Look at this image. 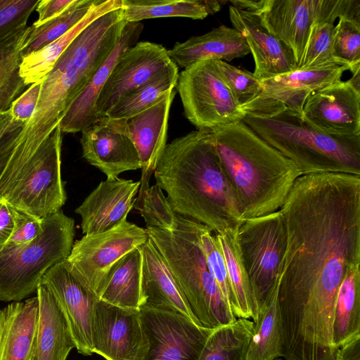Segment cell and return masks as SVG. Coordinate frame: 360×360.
Segmentation results:
<instances>
[{"instance_id":"6da1fadb","label":"cell","mask_w":360,"mask_h":360,"mask_svg":"<svg viewBox=\"0 0 360 360\" xmlns=\"http://www.w3.org/2000/svg\"><path fill=\"white\" fill-rule=\"evenodd\" d=\"M280 212L286 247L278 306L310 315L333 311L347 271L360 265V175H302Z\"/></svg>"},{"instance_id":"7a4b0ae2","label":"cell","mask_w":360,"mask_h":360,"mask_svg":"<svg viewBox=\"0 0 360 360\" xmlns=\"http://www.w3.org/2000/svg\"><path fill=\"white\" fill-rule=\"evenodd\" d=\"M153 174L176 214L204 224L214 233L243 221L211 129L192 131L167 144Z\"/></svg>"},{"instance_id":"3957f363","label":"cell","mask_w":360,"mask_h":360,"mask_svg":"<svg viewBox=\"0 0 360 360\" xmlns=\"http://www.w3.org/2000/svg\"><path fill=\"white\" fill-rule=\"evenodd\" d=\"M127 23L120 8L96 19L74 39L43 79L35 111L19 136L20 145L39 148L110 54Z\"/></svg>"},{"instance_id":"277c9868","label":"cell","mask_w":360,"mask_h":360,"mask_svg":"<svg viewBox=\"0 0 360 360\" xmlns=\"http://www.w3.org/2000/svg\"><path fill=\"white\" fill-rule=\"evenodd\" d=\"M243 221L278 211L301 173L243 121L211 129Z\"/></svg>"},{"instance_id":"5b68a950","label":"cell","mask_w":360,"mask_h":360,"mask_svg":"<svg viewBox=\"0 0 360 360\" xmlns=\"http://www.w3.org/2000/svg\"><path fill=\"white\" fill-rule=\"evenodd\" d=\"M243 122L291 160L301 175H360V136H334L316 129L284 105L257 98L243 108Z\"/></svg>"},{"instance_id":"8992f818","label":"cell","mask_w":360,"mask_h":360,"mask_svg":"<svg viewBox=\"0 0 360 360\" xmlns=\"http://www.w3.org/2000/svg\"><path fill=\"white\" fill-rule=\"evenodd\" d=\"M205 227L202 224L176 214L172 229L146 230L198 325L212 330L233 323L236 318L225 303L208 270L200 243V234Z\"/></svg>"},{"instance_id":"52a82bcc","label":"cell","mask_w":360,"mask_h":360,"mask_svg":"<svg viewBox=\"0 0 360 360\" xmlns=\"http://www.w3.org/2000/svg\"><path fill=\"white\" fill-rule=\"evenodd\" d=\"M75 221L60 210L43 219L32 242L0 247V300L20 302L37 290L44 274L63 262L73 245Z\"/></svg>"},{"instance_id":"ba28073f","label":"cell","mask_w":360,"mask_h":360,"mask_svg":"<svg viewBox=\"0 0 360 360\" xmlns=\"http://www.w3.org/2000/svg\"><path fill=\"white\" fill-rule=\"evenodd\" d=\"M238 242L259 309L278 285L286 247V232L280 212L244 220L238 227Z\"/></svg>"},{"instance_id":"9c48e42d","label":"cell","mask_w":360,"mask_h":360,"mask_svg":"<svg viewBox=\"0 0 360 360\" xmlns=\"http://www.w3.org/2000/svg\"><path fill=\"white\" fill-rule=\"evenodd\" d=\"M176 89L184 115L198 129L242 121L245 112L236 101L217 60L192 64L179 73Z\"/></svg>"},{"instance_id":"30bf717a","label":"cell","mask_w":360,"mask_h":360,"mask_svg":"<svg viewBox=\"0 0 360 360\" xmlns=\"http://www.w3.org/2000/svg\"><path fill=\"white\" fill-rule=\"evenodd\" d=\"M148 240L146 229L129 222L127 217L108 230L84 234L75 242L63 263L74 278L97 296L113 265Z\"/></svg>"},{"instance_id":"8fae6325","label":"cell","mask_w":360,"mask_h":360,"mask_svg":"<svg viewBox=\"0 0 360 360\" xmlns=\"http://www.w3.org/2000/svg\"><path fill=\"white\" fill-rule=\"evenodd\" d=\"M62 133L58 125L34 155L25 175L4 197L11 205L40 219L61 210L67 200L61 176Z\"/></svg>"},{"instance_id":"7c38bea8","label":"cell","mask_w":360,"mask_h":360,"mask_svg":"<svg viewBox=\"0 0 360 360\" xmlns=\"http://www.w3.org/2000/svg\"><path fill=\"white\" fill-rule=\"evenodd\" d=\"M176 68L161 44L136 42L122 53L101 91L95 106L96 121L127 94Z\"/></svg>"},{"instance_id":"4fadbf2b","label":"cell","mask_w":360,"mask_h":360,"mask_svg":"<svg viewBox=\"0 0 360 360\" xmlns=\"http://www.w3.org/2000/svg\"><path fill=\"white\" fill-rule=\"evenodd\" d=\"M93 353L106 360H142L149 343L139 309L97 300L92 322Z\"/></svg>"},{"instance_id":"5bb4252c","label":"cell","mask_w":360,"mask_h":360,"mask_svg":"<svg viewBox=\"0 0 360 360\" xmlns=\"http://www.w3.org/2000/svg\"><path fill=\"white\" fill-rule=\"evenodd\" d=\"M139 310L149 343L142 360H198L211 329L174 311L145 304Z\"/></svg>"},{"instance_id":"9a60e30c","label":"cell","mask_w":360,"mask_h":360,"mask_svg":"<svg viewBox=\"0 0 360 360\" xmlns=\"http://www.w3.org/2000/svg\"><path fill=\"white\" fill-rule=\"evenodd\" d=\"M302 118L330 136H360V71L349 80L336 81L312 94Z\"/></svg>"},{"instance_id":"2e32d148","label":"cell","mask_w":360,"mask_h":360,"mask_svg":"<svg viewBox=\"0 0 360 360\" xmlns=\"http://www.w3.org/2000/svg\"><path fill=\"white\" fill-rule=\"evenodd\" d=\"M255 9L268 30L301 65L311 27L321 15V0H239Z\"/></svg>"},{"instance_id":"e0dca14e","label":"cell","mask_w":360,"mask_h":360,"mask_svg":"<svg viewBox=\"0 0 360 360\" xmlns=\"http://www.w3.org/2000/svg\"><path fill=\"white\" fill-rule=\"evenodd\" d=\"M175 94L174 90L169 91L149 108L130 117H104L112 128L130 138L138 152L141 169L138 194L150 187V179L165 150L169 114Z\"/></svg>"},{"instance_id":"ac0fdd59","label":"cell","mask_w":360,"mask_h":360,"mask_svg":"<svg viewBox=\"0 0 360 360\" xmlns=\"http://www.w3.org/2000/svg\"><path fill=\"white\" fill-rule=\"evenodd\" d=\"M40 283L51 293L62 310L77 352L84 356L91 355L92 322L97 296L70 274L63 262L51 267Z\"/></svg>"},{"instance_id":"d6986e66","label":"cell","mask_w":360,"mask_h":360,"mask_svg":"<svg viewBox=\"0 0 360 360\" xmlns=\"http://www.w3.org/2000/svg\"><path fill=\"white\" fill-rule=\"evenodd\" d=\"M229 18L233 27L245 38L252 53V72L263 80L297 70V66L281 42L264 25L259 14L239 0L229 1Z\"/></svg>"},{"instance_id":"ffe728a7","label":"cell","mask_w":360,"mask_h":360,"mask_svg":"<svg viewBox=\"0 0 360 360\" xmlns=\"http://www.w3.org/2000/svg\"><path fill=\"white\" fill-rule=\"evenodd\" d=\"M141 182L119 177L107 179L75 209L81 217L83 233L108 230L119 224L134 207Z\"/></svg>"},{"instance_id":"44dd1931","label":"cell","mask_w":360,"mask_h":360,"mask_svg":"<svg viewBox=\"0 0 360 360\" xmlns=\"http://www.w3.org/2000/svg\"><path fill=\"white\" fill-rule=\"evenodd\" d=\"M81 132L82 157L105 174L107 179L141 169L140 158L132 141L112 128L104 118Z\"/></svg>"},{"instance_id":"7402d4cb","label":"cell","mask_w":360,"mask_h":360,"mask_svg":"<svg viewBox=\"0 0 360 360\" xmlns=\"http://www.w3.org/2000/svg\"><path fill=\"white\" fill-rule=\"evenodd\" d=\"M143 30L140 22L127 23L110 54L60 120L62 132H79L96 122L95 106L101 91L122 53L137 42Z\"/></svg>"},{"instance_id":"603a6c76","label":"cell","mask_w":360,"mask_h":360,"mask_svg":"<svg viewBox=\"0 0 360 360\" xmlns=\"http://www.w3.org/2000/svg\"><path fill=\"white\" fill-rule=\"evenodd\" d=\"M347 70V67L340 65L297 69L261 80L264 89L258 98L281 103L302 117L303 107L309 96L340 80Z\"/></svg>"},{"instance_id":"cb8c5ba5","label":"cell","mask_w":360,"mask_h":360,"mask_svg":"<svg viewBox=\"0 0 360 360\" xmlns=\"http://www.w3.org/2000/svg\"><path fill=\"white\" fill-rule=\"evenodd\" d=\"M167 53L177 67L184 69L202 60L231 61L245 56L250 53V50L245 38L238 30L221 25L202 35L176 42L167 50Z\"/></svg>"},{"instance_id":"d4e9b609","label":"cell","mask_w":360,"mask_h":360,"mask_svg":"<svg viewBox=\"0 0 360 360\" xmlns=\"http://www.w3.org/2000/svg\"><path fill=\"white\" fill-rule=\"evenodd\" d=\"M38 318L30 360H66L75 344L57 302L41 283L37 290Z\"/></svg>"},{"instance_id":"484cf974","label":"cell","mask_w":360,"mask_h":360,"mask_svg":"<svg viewBox=\"0 0 360 360\" xmlns=\"http://www.w3.org/2000/svg\"><path fill=\"white\" fill-rule=\"evenodd\" d=\"M141 249L144 304L181 314L198 325L169 269L149 238Z\"/></svg>"},{"instance_id":"4316f807","label":"cell","mask_w":360,"mask_h":360,"mask_svg":"<svg viewBox=\"0 0 360 360\" xmlns=\"http://www.w3.org/2000/svg\"><path fill=\"white\" fill-rule=\"evenodd\" d=\"M38 309L37 297L0 309V360H30Z\"/></svg>"},{"instance_id":"83f0119b","label":"cell","mask_w":360,"mask_h":360,"mask_svg":"<svg viewBox=\"0 0 360 360\" xmlns=\"http://www.w3.org/2000/svg\"><path fill=\"white\" fill-rule=\"evenodd\" d=\"M97 297L123 308L139 309L145 304L141 247L132 250L113 265Z\"/></svg>"},{"instance_id":"f1b7e54d","label":"cell","mask_w":360,"mask_h":360,"mask_svg":"<svg viewBox=\"0 0 360 360\" xmlns=\"http://www.w3.org/2000/svg\"><path fill=\"white\" fill-rule=\"evenodd\" d=\"M122 7V0H96L87 15L62 37L41 49L22 58L20 75L26 85L41 82L57 60L90 23L101 15Z\"/></svg>"},{"instance_id":"f546056e","label":"cell","mask_w":360,"mask_h":360,"mask_svg":"<svg viewBox=\"0 0 360 360\" xmlns=\"http://www.w3.org/2000/svg\"><path fill=\"white\" fill-rule=\"evenodd\" d=\"M238 227L214 233L223 254L231 285L234 316L255 322L258 314L252 288L241 256L237 231Z\"/></svg>"},{"instance_id":"4dcf8cb0","label":"cell","mask_w":360,"mask_h":360,"mask_svg":"<svg viewBox=\"0 0 360 360\" xmlns=\"http://www.w3.org/2000/svg\"><path fill=\"white\" fill-rule=\"evenodd\" d=\"M226 2L216 0H122V18L127 22L167 17L202 20L219 11Z\"/></svg>"},{"instance_id":"1f68e13d","label":"cell","mask_w":360,"mask_h":360,"mask_svg":"<svg viewBox=\"0 0 360 360\" xmlns=\"http://www.w3.org/2000/svg\"><path fill=\"white\" fill-rule=\"evenodd\" d=\"M360 265L349 269L338 288L332 321L336 349L360 335Z\"/></svg>"},{"instance_id":"d6a6232c","label":"cell","mask_w":360,"mask_h":360,"mask_svg":"<svg viewBox=\"0 0 360 360\" xmlns=\"http://www.w3.org/2000/svg\"><path fill=\"white\" fill-rule=\"evenodd\" d=\"M283 355V331L278 304V287L258 311L245 360H275Z\"/></svg>"},{"instance_id":"836d02e7","label":"cell","mask_w":360,"mask_h":360,"mask_svg":"<svg viewBox=\"0 0 360 360\" xmlns=\"http://www.w3.org/2000/svg\"><path fill=\"white\" fill-rule=\"evenodd\" d=\"M253 328L252 320L238 318L212 329L198 360H245Z\"/></svg>"},{"instance_id":"e575fe53","label":"cell","mask_w":360,"mask_h":360,"mask_svg":"<svg viewBox=\"0 0 360 360\" xmlns=\"http://www.w3.org/2000/svg\"><path fill=\"white\" fill-rule=\"evenodd\" d=\"M178 77L179 70L176 68L127 94L119 99L105 117L110 120L126 119L141 112L174 90Z\"/></svg>"},{"instance_id":"d590c367","label":"cell","mask_w":360,"mask_h":360,"mask_svg":"<svg viewBox=\"0 0 360 360\" xmlns=\"http://www.w3.org/2000/svg\"><path fill=\"white\" fill-rule=\"evenodd\" d=\"M96 0H76L62 14L30 30L22 50V57L37 51L56 41L79 23Z\"/></svg>"},{"instance_id":"8d00e7d4","label":"cell","mask_w":360,"mask_h":360,"mask_svg":"<svg viewBox=\"0 0 360 360\" xmlns=\"http://www.w3.org/2000/svg\"><path fill=\"white\" fill-rule=\"evenodd\" d=\"M25 124L12 117L0 130V198H4L16 186L32 163V160L27 161L15 154Z\"/></svg>"},{"instance_id":"74e56055","label":"cell","mask_w":360,"mask_h":360,"mask_svg":"<svg viewBox=\"0 0 360 360\" xmlns=\"http://www.w3.org/2000/svg\"><path fill=\"white\" fill-rule=\"evenodd\" d=\"M30 30V26L15 41L0 49V112L9 110L27 86L20 75V65Z\"/></svg>"},{"instance_id":"f35d334b","label":"cell","mask_w":360,"mask_h":360,"mask_svg":"<svg viewBox=\"0 0 360 360\" xmlns=\"http://www.w3.org/2000/svg\"><path fill=\"white\" fill-rule=\"evenodd\" d=\"M333 56L352 75L360 71V20L339 18L335 26Z\"/></svg>"},{"instance_id":"ab89813d","label":"cell","mask_w":360,"mask_h":360,"mask_svg":"<svg viewBox=\"0 0 360 360\" xmlns=\"http://www.w3.org/2000/svg\"><path fill=\"white\" fill-rule=\"evenodd\" d=\"M334 33L333 22H315L298 69L339 65L333 56Z\"/></svg>"},{"instance_id":"60d3db41","label":"cell","mask_w":360,"mask_h":360,"mask_svg":"<svg viewBox=\"0 0 360 360\" xmlns=\"http://www.w3.org/2000/svg\"><path fill=\"white\" fill-rule=\"evenodd\" d=\"M135 207L142 216L146 228L165 231L172 229L176 214L170 207L162 189L156 184L138 195Z\"/></svg>"},{"instance_id":"b9f144b4","label":"cell","mask_w":360,"mask_h":360,"mask_svg":"<svg viewBox=\"0 0 360 360\" xmlns=\"http://www.w3.org/2000/svg\"><path fill=\"white\" fill-rule=\"evenodd\" d=\"M39 0H0V49L15 41L28 27L27 23Z\"/></svg>"},{"instance_id":"7bdbcfd3","label":"cell","mask_w":360,"mask_h":360,"mask_svg":"<svg viewBox=\"0 0 360 360\" xmlns=\"http://www.w3.org/2000/svg\"><path fill=\"white\" fill-rule=\"evenodd\" d=\"M217 62L221 75L240 107L243 108L261 95L263 84L252 72L239 69L224 60H217Z\"/></svg>"},{"instance_id":"ee69618b","label":"cell","mask_w":360,"mask_h":360,"mask_svg":"<svg viewBox=\"0 0 360 360\" xmlns=\"http://www.w3.org/2000/svg\"><path fill=\"white\" fill-rule=\"evenodd\" d=\"M200 243L208 270L215 280L225 303L231 311L233 299L224 258L214 233L207 226L200 234Z\"/></svg>"},{"instance_id":"f6af8a7d","label":"cell","mask_w":360,"mask_h":360,"mask_svg":"<svg viewBox=\"0 0 360 360\" xmlns=\"http://www.w3.org/2000/svg\"><path fill=\"white\" fill-rule=\"evenodd\" d=\"M11 208L14 219V229L8 241L4 246L16 247L32 242L42 231L43 219L12 205Z\"/></svg>"},{"instance_id":"bcb514c9","label":"cell","mask_w":360,"mask_h":360,"mask_svg":"<svg viewBox=\"0 0 360 360\" xmlns=\"http://www.w3.org/2000/svg\"><path fill=\"white\" fill-rule=\"evenodd\" d=\"M41 82L32 84L11 104L12 117L27 123L32 117L39 98Z\"/></svg>"},{"instance_id":"7dc6e473","label":"cell","mask_w":360,"mask_h":360,"mask_svg":"<svg viewBox=\"0 0 360 360\" xmlns=\"http://www.w3.org/2000/svg\"><path fill=\"white\" fill-rule=\"evenodd\" d=\"M76 0H41L36 8L37 20L31 25L39 27L56 18L75 4Z\"/></svg>"},{"instance_id":"c3c4849f","label":"cell","mask_w":360,"mask_h":360,"mask_svg":"<svg viewBox=\"0 0 360 360\" xmlns=\"http://www.w3.org/2000/svg\"><path fill=\"white\" fill-rule=\"evenodd\" d=\"M14 229V219L11 205L0 198V247L8 241Z\"/></svg>"},{"instance_id":"681fc988","label":"cell","mask_w":360,"mask_h":360,"mask_svg":"<svg viewBox=\"0 0 360 360\" xmlns=\"http://www.w3.org/2000/svg\"><path fill=\"white\" fill-rule=\"evenodd\" d=\"M334 360H360V335L339 347Z\"/></svg>"},{"instance_id":"f907efd6","label":"cell","mask_w":360,"mask_h":360,"mask_svg":"<svg viewBox=\"0 0 360 360\" xmlns=\"http://www.w3.org/2000/svg\"><path fill=\"white\" fill-rule=\"evenodd\" d=\"M12 119L10 109L6 112H0V130Z\"/></svg>"},{"instance_id":"816d5d0a","label":"cell","mask_w":360,"mask_h":360,"mask_svg":"<svg viewBox=\"0 0 360 360\" xmlns=\"http://www.w3.org/2000/svg\"><path fill=\"white\" fill-rule=\"evenodd\" d=\"M275 360H280V359H275Z\"/></svg>"}]
</instances>
